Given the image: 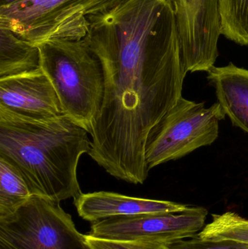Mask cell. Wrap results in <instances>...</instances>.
Wrapping results in <instances>:
<instances>
[{
    "mask_svg": "<svg viewBox=\"0 0 248 249\" xmlns=\"http://www.w3.org/2000/svg\"><path fill=\"white\" fill-rule=\"evenodd\" d=\"M88 22L84 39L105 78L88 155L115 178L144 184L149 135L182 97L187 73L176 0H125Z\"/></svg>",
    "mask_w": 248,
    "mask_h": 249,
    "instance_id": "obj_1",
    "label": "cell"
},
{
    "mask_svg": "<svg viewBox=\"0 0 248 249\" xmlns=\"http://www.w3.org/2000/svg\"><path fill=\"white\" fill-rule=\"evenodd\" d=\"M89 133L66 115L26 116L0 106V157L24 178L32 196L61 203L82 194L77 166Z\"/></svg>",
    "mask_w": 248,
    "mask_h": 249,
    "instance_id": "obj_2",
    "label": "cell"
},
{
    "mask_svg": "<svg viewBox=\"0 0 248 249\" xmlns=\"http://www.w3.org/2000/svg\"><path fill=\"white\" fill-rule=\"evenodd\" d=\"M37 46L40 68L55 89L64 115L90 134L104 99L100 60L84 39H53Z\"/></svg>",
    "mask_w": 248,
    "mask_h": 249,
    "instance_id": "obj_3",
    "label": "cell"
},
{
    "mask_svg": "<svg viewBox=\"0 0 248 249\" xmlns=\"http://www.w3.org/2000/svg\"><path fill=\"white\" fill-rule=\"evenodd\" d=\"M125 0H26L0 7V27L39 45L53 39L79 40L88 32V17Z\"/></svg>",
    "mask_w": 248,
    "mask_h": 249,
    "instance_id": "obj_4",
    "label": "cell"
},
{
    "mask_svg": "<svg viewBox=\"0 0 248 249\" xmlns=\"http://www.w3.org/2000/svg\"><path fill=\"white\" fill-rule=\"evenodd\" d=\"M0 249H92L60 203L32 196L0 217Z\"/></svg>",
    "mask_w": 248,
    "mask_h": 249,
    "instance_id": "obj_5",
    "label": "cell"
},
{
    "mask_svg": "<svg viewBox=\"0 0 248 249\" xmlns=\"http://www.w3.org/2000/svg\"><path fill=\"white\" fill-rule=\"evenodd\" d=\"M225 116L218 102L206 108L205 103L182 96L149 135L145 152L149 171L212 144L218 136V124Z\"/></svg>",
    "mask_w": 248,
    "mask_h": 249,
    "instance_id": "obj_6",
    "label": "cell"
},
{
    "mask_svg": "<svg viewBox=\"0 0 248 249\" xmlns=\"http://www.w3.org/2000/svg\"><path fill=\"white\" fill-rule=\"evenodd\" d=\"M206 209L188 206L176 213L108 218L92 223L89 236L116 241L167 246L198 235L205 227Z\"/></svg>",
    "mask_w": 248,
    "mask_h": 249,
    "instance_id": "obj_7",
    "label": "cell"
},
{
    "mask_svg": "<svg viewBox=\"0 0 248 249\" xmlns=\"http://www.w3.org/2000/svg\"><path fill=\"white\" fill-rule=\"evenodd\" d=\"M176 4L185 70L208 72L216 61L222 35L221 0H176Z\"/></svg>",
    "mask_w": 248,
    "mask_h": 249,
    "instance_id": "obj_8",
    "label": "cell"
},
{
    "mask_svg": "<svg viewBox=\"0 0 248 249\" xmlns=\"http://www.w3.org/2000/svg\"><path fill=\"white\" fill-rule=\"evenodd\" d=\"M0 106L33 118L64 115L55 89L41 68L0 78Z\"/></svg>",
    "mask_w": 248,
    "mask_h": 249,
    "instance_id": "obj_9",
    "label": "cell"
},
{
    "mask_svg": "<svg viewBox=\"0 0 248 249\" xmlns=\"http://www.w3.org/2000/svg\"><path fill=\"white\" fill-rule=\"evenodd\" d=\"M74 203L80 217L91 223L117 216L176 213L186 210L189 206L103 191L82 193L74 199Z\"/></svg>",
    "mask_w": 248,
    "mask_h": 249,
    "instance_id": "obj_10",
    "label": "cell"
},
{
    "mask_svg": "<svg viewBox=\"0 0 248 249\" xmlns=\"http://www.w3.org/2000/svg\"><path fill=\"white\" fill-rule=\"evenodd\" d=\"M208 72L224 113L234 125L248 133V70L230 63Z\"/></svg>",
    "mask_w": 248,
    "mask_h": 249,
    "instance_id": "obj_11",
    "label": "cell"
},
{
    "mask_svg": "<svg viewBox=\"0 0 248 249\" xmlns=\"http://www.w3.org/2000/svg\"><path fill=\"white\" fill-rule=\"evenodd\" d=\"M40 68L37 45L0 27V78L29 72Z\"/></svg>",
    "mask_w": 248,
    "mask_h": 249,
    "instance_id": "obj_12",
    "label": "cell"
},
{
    "mask_svg": "<svg viewBox=\"0 0 248 249\" xmlns=\"http://www.w3.org/2000/svg\"><path fill=\"white\" fill-rule=\"evenodd\" d=\"M32 196L20 171L0 157V217L13 213Z\"/></svg>",
    "mask_w": 248,
    "mask_h": 249,
    "instance_id": "obj_13",
    "label": "cell"
},
{
    "mask_svg": "<svg viewBox=\"0 0 248 249\" xmlns=\"http://www.w3.org/2000/svg\"><path fill=\"white\" fill-rule=\"evenodd\" d=\"M197 235L208 242H232L248 246V219L231 212L214 214L211 222Z\"/></svg>",
    "mask_w": 248,
    "mask_h": 249,
    "instance_id": "obj_14",
    "label": "cell"
},
{
    "mask_svg": "<svg viewBox=\"0 0 248 249\" xmlns=\"http://www.w3.org/2000/svg\"><path fill=\"white\" fill-rule=\"evenodd\" d=\"M222 35L248 45V0H221Z\"/></svg>",
    "mask_w": 248,
    "mask_h": 249,
    "instance_id": "obj_15",
    "label": "cell"
},
{
    "mask_svg": "<svg viewBox=\"0 0 248 249\" xmlns=\"http://www.w3.org/2000/svg\"><path fill=\"white\" fill-rule=\"evenodd\" d=\"M167 249H248V245L232 242H208L198 235L167 246Z\"/></svg>",
    "mask_w": 248,
    "mask_h": 249,
    "instance_id": "obj_16",
    "label": "cell"
},
{
    "mask_svg": "<svg viewBox=\"0 0 248 249\" xmlns=\"http://www.w3.org/2000/svg\"><path fill=\"white\" fill-rule=\"evenodd\" d=\"M87 243L92 249H167L161 244L136 241H116L99 239L86 235Z\"/></svg>",
    "mask_w": 248,
    "mask_h": 249,
    "instance_id": "obj_17",
    "label": "cell"
},
{
    "mask_svg": "<svg viewBox=\"0 0 248 249\" xmlns=\"http://www.w3.org/2000/svg\"><path fill=\"white\" fill-rule=\"evenodd\" d=\"M24 1L26 0H0V7H7Z\"/></svg>",
    "mask_w": 248,
    "mask_h": 249,
    "instance_id": "obj_18",
    "label": "cell"
}]
</instances>
